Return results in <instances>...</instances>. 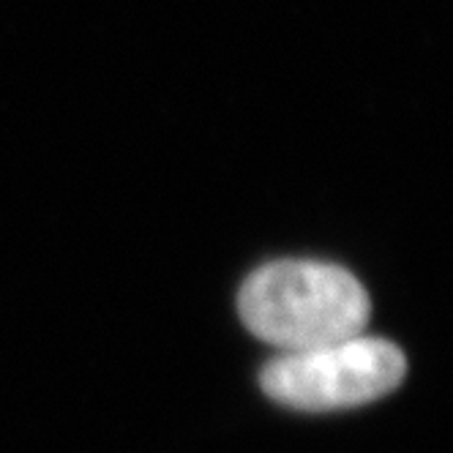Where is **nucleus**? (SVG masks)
Masks as SVG:
<instances>
[{"instance_id": "f03ea898", "label": "nucleus", "mask_w": 453, "mask_h": 453, "mask_svg": "<svg viewBox=\"0 0 453 453\" xmlns=\"http://www.w3.org/2000/svg\"><path fill=\"white\" fill-rule=\"evenodd\" d=\"M407 374L404 352L372 336H352L303 352H281L260 372L268 399L301 412L349 410L388 396Z\"/></svg>"}, {"instance_id": "f257e3e1", "label": "nucleus", "mask_w": 453, "mask_h": 453, "mask_svg": "<svg viewBox=\"0 0 453 453\" xmlns=\"http://www.w3.org/2000/svg\"><path fill=\"white\" fill-rule=\"evenodd\" d=\"M369 296L347 268L279 260L257 268L238 293L243 326L279 352H303L361 336Z\"/></svg>"}]
</instances>
